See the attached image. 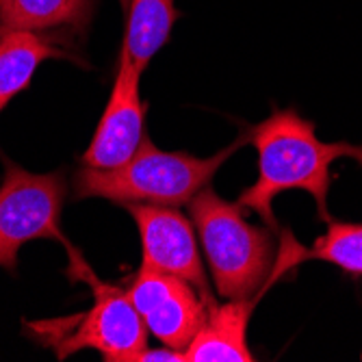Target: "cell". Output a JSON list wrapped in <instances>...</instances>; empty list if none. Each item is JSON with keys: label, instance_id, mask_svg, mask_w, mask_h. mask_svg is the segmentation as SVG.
Returning <instances> with one entry per match:
<instances>
[{"label": "cell", "instance_id": "9c48e42d", "mask_svg": "<svg viewBox=\"0 0 362 362\" xmlns=\"http://www.w3.org/2000/svg\"><path fill=\"white\" fill-rule=\"evenodd\" d=\"M260 298L226 300L213 304L202 327L185 349L187 362H252L247 323Z\"/></svg>", "mask_w": 362, "mask_h": 362}, {"label": "cell", "instance_id": "7c38bea8", "mask_svg": "<svg viewBox=\"0 0 362 362\" xmlns=\"http://www.w3.org/2000/svg\"><path fill=\"white\" fill-rule=\"evenodd\" d=\"M178 20L174 0H130L122 52L144 72L152 57L168 44Z\"/></svg>", "mask_w": 362, "mask_h": 362}, {"label": "cell", "instance_id": "9a60e30c", "mask_svg": "<svg viewBox=\"0 0 362 362\" xmlns=\"http://www.w3.org/2000/svg\"><path fill=\"white\" fill-rule=\"evenodd\" d=\"M122 5H130V0H122Z\"/></svg>", "mask_w": 362, "mask_h": 362}, {"label": "cell", "instance_id": "8992f818", "mask_svg": "<svg viewBox=\"0 0 362 362\" xmlns=\"http://www.w3.org/2000/svg\"><path fill=\"white\" fill-rule=\"evenodd\" d=\"M148 332L163 345L185 351L209 317V304L182 278L141 265L126 288Z\"/></svg>", "mask_w": 362, "mask_h": 362}, {"label": "cell", "instance_id": "5bb4252c", "mask_svg": "<svg viewBox=\"0 0 362 362\" xmlns=\"http://www.w3.org/2000/svg\"><path fill=\"white\" fill-rule=\"evenodd\" d=\"M152 360H156V362H163V360H165V362H187V354L165 345V349H150V347H146L139 354V358H137V362H152Z\"/></svg>", "mask_w": 362, "mask_h": 362}, {"label": "cell", "instance_id": "ba28073f", "mask_svg": "<svg viewBox=\"0 0 362 362\" xmlns=\"http://www.w3.org/2000/svg\"><path fill=\"white\" fill-rule=\"evenodd\" d=\"M139 78L141 72L122 52L111 98L98 122L95 135L83 154V165L113 170L124 165L139 150L146 137V105L139 93Z\"/></svg>", "mask_w": 362, "mask_h": 362}, {"label": "cell", "instance_id": "3957f363", "mask_svg": "<svg viewBox=\"0 0 362 362\" xmlns=\"http://www.w3.org/2000/svg\"><path fill=\"white\" fill-rule=\"evenodd\" d=\"M187 206L206 254L217 295L223 300L260 298L258 291L276 278V230L250 223L243 206L219 197L211 185Z\"/></svg>", "mask_w": 362, "mask_h": 362}, {"label": "cell", "instance_id": "30bf717a", "mask_svg": "<svg viewBox=\"0 0 362 362\" xmlns=\"http://www.w3.org/2000/svg\"><path fill=\"white\" fill-rule=\"evenodd\" d=\"M46 59H70V54L35 30L0 33V113L22 89Z\"/></svg>", "mask_w": 362, "mask_h": 362}, {"label": "cell", "instance_id": "8fae6325", "mask_svg": "<svg viewBox=\"0 0 362 362\" xmlns=\"http://www.w3.org/2000/svg\"><path fill=\"white\" fill-rule=\"evenodd\" d=\"M95 0H0V33L50 30L68 26L87 30Z\"/></svg>", "mask_w": 362, "mask_h": 362}, {"label": "cell", "instance_id": "52a82bcc", "mask_svg": "<svg viewBox=\"0 0 362 362\" xmlns=\"http://www.w3.org/2000/svg\"><path fill=\"white\" fill-rule=\"evenodd\" d=\"M126 211L133 215L141 235V265L187 280L211 308L215 304V295L206 280L193 221L187 219L178 206L126 204Z\"/></svg>", "mask_w": 362, "mask_h": 362}, {"label": "cell", "instance_id": "7a4b0ae2", "mask_svg": "<svg viewBox=\"0 0 362 362\" xmlns=\"http://www.w3.org/2000/svg\"><path fill=\"white\" fill-rule=\"evenodd\" d=\"M247 144L239 137L213 156L200 158L187 152H165L146 135L135 156L113 170L81 168L74 176V197H103L115 204H156L182 206L206 189L217 170Z\"/></svg>", "mask_w": 362, "mask_h": 362}, {"label": "cell", "instance_id": "6da1fadb", "mask_svg": "<svg viewBox=\"0 0 362 362\" xmlns=\"http://www.w3.org/2000/svg\"><path fill=\"white\" fill-rule=\"evenodd\" d=\"M245 137L258 154V178L237 202L254 211L272 230H278L274 202L284 191H306L313 195L319 217L327 223L332 219L327 209L332 163L354 158L362 165V146L321 141L315 124L295 109H274L267 119L250 126Z\"/></svg>", "mask_w": 362, "mask_h": 362}, {"label": "cell", "instance_id": "277c9868", "mask_svg": "<svg viewBox=\"0 0 362 362\" xmlns=\"http://www.w3.org/2000/svg\"><path fill=\"white\" fill-rule=\"evenodd\" d=\"M65 247L72 252L70 272H78L93 288V304L85 313L26 321V334L42 347L52 349L59 360L83 349H95L111 362H137L139 354L148 347L150 332L128 291L100 282L72 245L65 243Z\"/></svg>", "mask_w": 362, "mask_h": 362}, {"label": "cell", "instance_id": "4fadbf2b", "mask_svg": "<svg viewBox=\"0 0 362 362\" xmlns=\"http://www.w3.org/2000/svg\"><path fill=\"white\" fill-rule=\"evenodd\" d=\"M304 260H323L347 274L362 276V223L330 219L325 235L310 250L298 247V262Z\"/></svg>", "mask_w": 362, "mask_h": 362}, {"label": "cell", "instance_id": "5b68a950", "mask_svg": "<svg viewBox=\"0 0 362 362\" xmlns=\"http://www.w3.org/2000/svg\"><path fill=\"white\" fill-rule=\"evenodd\" d=\"M5 165L0 185V267L16 274L24 243L61 239L59 217L68 187L61 172L33 174L11 160Z\"/></svg>", "mask_w": 362, "mask_h": 362}]
</instances>
